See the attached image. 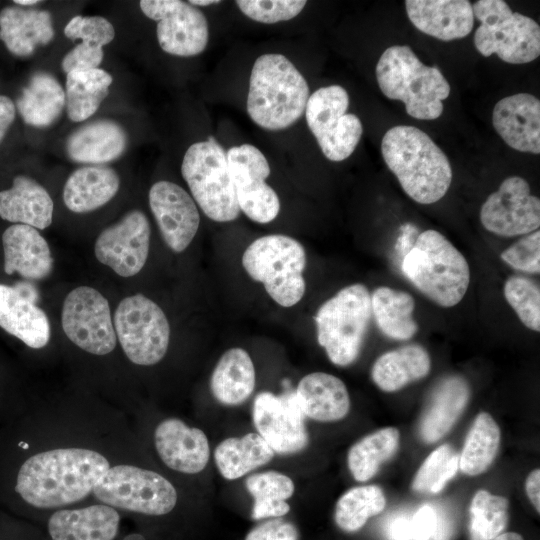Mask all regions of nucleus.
Segmentation results:
<instances>
[{
	"instance_id": "obj_9",
	"label": "nucleus",
	"mask_w": 540,
	"mask_h": 540,
	"mask_svg": "<svg viewBox=\"0 0 540 540\" xmlns=\"http://www.w3.org/2000/svg\"><path fill=\"white\" fill-rule=\"evenodd\" d=\"M181 174L194 201L208 218L230 222L239 216L226 152L213 137L189 146L182 160Z\"/></svg>"
},
{
	"instance_id": "obj_11",
	"label": "nucleus",
	"mask_w": 540,
	"mask_h": 540,
	"mask_svg": "<svg viewBox=\"0 0 540 540\" xmlns=\"http://www.w3.org/2000/svg\"><path fill=\"white\" fill-rule=\"evenodd\" d=\"M116 337L128 357L137 365L150 366L165 356L170 325L163 310L142 294L124 298L114 314Z\"/></svg>"
},
{
	"instance_id": "obj_30",
	"label": "nucleus",
	"mask_w": 540,
	"mask_h": 540,
	"mask_svg": "<svg viewBox=\"0 0 540 540\" xmlns=\"http://www.w3.org/2000/svg\"><path fill=\"white\" fill-rule=\"evenodd\" d=\"M304 416L329 422L344 418L350 409V397L338 377L313 372L304 376L294 391Z\"/></svg>"
},
{
	"instance_id": "obj_25",
	"label": "nucleus",
	"mask_w": 540,
	"mask_h": 540,
	"mask_svg": "<svg viewBox=\"0 0 540 540\" xmlns=\"http://www.w3.org/2000/svg\"><path fill=\"white\" fill-rule=\"evenodd\" d=\"M0 327L33 349L45 347L51 335L45 312L17 288L0 284Z\"/></svg>"
},
{
	"instance_id": "obj_39",
	"label": "nucleus",
	"mask_w": 540,
	"mask_h": 540,
	"mask_svg": "<svg viewBox=\"0 0 540 540\" xmlns=\"http://www.w3.org/2000/svg\"><path fill=\"white\" fill-rule=\"evenodd\" d=\"M246 489L254 499L252 518H279L290 511L286 502L295 490L290 477L276 471L255 473L245 481Z\"/></svg>"
},
{
	"instance_id": "obj_34",
	"label": "nucleus",
	"mask_w": 540,
	"mask_h": 540,
	"mask_svg": "<svg viewBox=\"0 0 540 540\" xmlns=\"http://www.w3.org/2000/svg\"><path fill=\"white\" fill-rule=\"evenodd\" d=\"M16 106L26 124L45 128L60 117L65 107V91L53 75L36 72L23 88Z\"/></svg>"
},
{
	"instance_id": "obj_4",
	"label": "nucleus",
	"mask_w": 540,
	"mask_h": 540,
	"mask_svg": "<svg viewBox=\"0 0 540 540\" xmlns=\"http://www.w3.org/2000/svg\"><path fill=\"white\" fill-rule=\"evenodd\" d=\"M401 270L421 293L442 307L457 305L470 284V268L465 257L433 229L417 236L403 256Z\"/></svg>"
},
{
	"instance_id": "obj_22",
	"label": "nucleus",
	"mask_w": 540,
	"mask_h": 540,
	"mask_svg": "<svg viewBox=\"0 0 540 540\" xmlns=\"http://www.w3.org/2000/svg\"><path fill=\"white\" fill-rule=\"evenodd\" d=\"M407 15L421 32L443 41L466 37L474 26L467 0H407Z\"/></svg>"
},
{
	"instance_id": "obj_40",
	"label": "nucleus",
	"mask_w": 540,
	"mask_h": 540,
	"mask_svg": "<svg viewBox=\"0 0 540 540\" xmlns=\"http://www.w3.org/2000/svg\"><path fill=\"white\" fill-rule=\"evenodd\" d=\"M500 444V429L486 412L479 413L459 455L460 470L470 476L485 472L496 457Z\"/></svg>"
},
{
	"instance_id": "obj_55",
	"label": "nucleus",
	"mask_w": 540,
	"mask_h": 540,
	"mask_svg": "<svg viewBox=\"0 0 540 540\" xmlns=\"http://www.w3.org/2000/svg\"><path fill=\"white\" fill-rule=\"evenodd\" d=\"M221 1H215V0H190L188 1L189 4L193 5V6H208V5H212V4H218L220 3Z\"/></svg>"
},
{
	"instance_id": "obj_54",
	"label": "nucleus",
	"mask_w": 540,
	"mask_h": 540,
	"mask_svg": "<svg viewBox=\"0 0 540 540\" xmlns=\"http://www.w3.org/2000/svg\"><path fill=\"white\" fill-rule=\"evenodd\" d=\"M492 540H523L522 536L515 532L502 533Z\"/></svg>"
},
{
	"instance_id": "obj_41",
	"label": "nucleus",
	"mask_w": 540,
	"mask_h": 540,
	"mask_svg": "<svg viewBox=\"0 0 540 540\" xmlns=\"http://www.w3.org/2000/svg\"><path fill=\"white\" fill-rule=\"evenodd\" d=\"M385 505L386 498L379 486H357L339 498L335 506L334 519L343 531L356 532L370 517L381 513Z\"/></svg>"
},
{
	"instance_id": "obj_36",
	"label": "nucleus",
	"mask_w": 540,
	"mask_h": 540,
	"mask_svg": "<svg viewBox=\"0 0 540 540\" xmlns=\"http://www.w3.org/2000/svg\"><path fill=\"white\" fill-rule=\"evenodd\" d=\"M372 316L380 331L395 340H408L418 330L413 319L415 300L407 292L381 286L371 295Z\"/></svg>"
},
{
	"instance_id": "obj_16",
	"label": "nucleus",
	"mask_w": 540,
	"mask_h": 540,
	"mask_svg": "<svg viewBox=\"0 0 540 540\" xmlns=\"http://www.w3.org/2000/svg\"><path fill=\"white\" fill-rule=\"evenodd\" d=\"M480 221L486 230L499 236L530 234L540 226V200L530 193L525 179L508 177L483 203Z\"/></svg>"
},
{
	"instance_id": "obj_49",
	"label": "nucleus",
	"mask_w": 540,
	"mask_h": 540,
	"mask_svg": "<svg viewBox=\"0 0 540 540\" xmlns=\"http://www.w3.org/2000/svg\"><path fill=\"white\" fill-rule=\"evenodd\" d=\"M103 56L101 47L81 42L66 53L61 67L66 74L74 70L96 69L101 64Z\"/></svg>"
},
{
	"instance_id": "obj_6",
	"label": "nucleus",
	"mask_w": 540,
	"mask_h": 540,
	"mask_svg": "<svg viewBox=\"0 0 540 540\" xmlns=\"http://www.w3.org/2000/svg\"><path fill=\"white\" fill-rule=\"evenodd\" d=\"M371 317V294L361 283L342 288L319 307L317 341L333 364L344 367L358 358Z\"/></svg>"
},
{
	"instance_id": "obj_3",
	"label": "nucleus",
	"mask_w": 540,
	"mask_h": 540,
	"mask_svg": "<svg viewBox=\"0 0 540 540\" xmlns=\"http://www.w3.org/2000/svg\"><path fill=\"white\" fill-rule=\"evenodd\" d=\"M308 98L306 79L284 55L266 53L255 60L246 108L259 127L271 131L290 127L305 112Z\"/></svg>"
},
{
	"instance_id": "obj_7",
	"label": "nucleus",
	"mask_w": 540,
	"mask_h": 540,
	"mask_svg": "<svg viewBox=\"0 0 540 540\" xmlns=\"http://www.w3.org/2000/svg\"><path fill=\"white\" fill-rule=\"evenodd\" d=\"M242 265L280 306L292 307L304 296L306 252L296 239L283 234L259 237L244 251Z\"/></svg>"
},
{
	"instance_id": "obj_37",
	"label": "nucleus",
	"mask_w": 540,
	"mask_h": 540,
	"mask_svg": "<svg viewBox=\"0 0 540 540\" xmlns=\"http://www.w3.org/2000/svg\"><path fill=\"white\" fill-rule=\"evenodd\" d=\"M112 76L103 69L74 70L66 74L65 107L69 119L91 117L109 94Z\"/></svg>"
},
{
	"instance_id": "obj_2",
	"label": "nucleus",
	"mask_w": 540,
	"mask_h": 540,
	"mask_svg": "<svg viewBox=\"0 0 540 540\" xmlns=\"http://www.w3.org/2000/svg\"><path fill=\"white\" fill-rule=\"evenodd\" d=\"M381 152L402 189L420 204L439 201L448 191L452 169L447 156L424 131L398 125L383 136Z\"/></svg>"
},
{
	"instance_id": "obj_53",
	"label": "nucleus",
	"mask_w": 540,
	"mask_h": 540,
	"mask_svg": "<svg viewBox=\"0 0 540 540\" xmlns=\"http://www.w3.org/2000/svg\"><path fill=\"white\" fill-rule=\"evenodd\" d=\"M527 496L533 504L536 511L540 512V470H533L527 477L525 482Z\"/></svg>"
},
{
	"instance_id": "obj_23",
	"label": "nucleus",
	"mask_w": 540,
	"mask_h": 540,
	"mask_svg": "<svg viewBox=\"0 0 540 540\" xmlns=\"http://www.w3.org/2000/svg\"><path fill=\"white\" fill-rule=\"evenodd\" d=\"M4 271L23 278L41 280L50 275L53 258L47 241L34 227L24 224L9 226L2 235Z\"/></svg>"
},
{
	"instance_id": "obj_33",
	"label": "nucleus",
	"mask_w": 540,
	"mask_h": 540,
	"mask_svg": "<svg viewBox=\"0 0 540 540\" xmlns=\"http://www.w3.org/2000/svg\"><path fill=\"white\" fill-rule=\"evenodd\" d=\"M255 383V368L250 355L236 347L220 357L211 375L210 389L220 403L236 406L250 397Z\"/></svg>"
},
{
	"instance_id": "obj_46",
	"label": "nucleus",
	"mask_w": 540,
	"mask_h": 540,
	"mask_svg": "<svg viewBox=\"0 0 540 540\" xmlns=\"http://www.w3.org/2000/svg\"><path fill=\"white\" fill-rule=\"evenodd\" d=\"M235 3L250 19L260 23L274 24L296 17L307 2L304 0H239Z\"/></svg>"
},
{
	"instance_id": "obj_47",
	"label": "nucleus",
	"mask_w": 540,
	"mask_h": 540,
	"mask_svg": "<svg viewBox=\"0 0 540 540\" xmlns=\"http://www.w3.org/2000/svg\"><path fill=\"white\" fill-rule=\"evenodd\" d=\"M64 34L71 40L81 39L82 43L103 47L115 37L111 22L100 16H75L65 26Z\"/></svg>"
},
{
	"instance_id": "obj_45",
	"label": "nucleus",
	"mask_w": 540,
	"mask_h": 540,
	"mask_svg": "<svg viewBox=\"0 0 540 540\" xmlns=\"http://www.w3.org/2000/svg\"><path fill=\"white\" fill-rule=\"evenodd\" d=\"M455 532L452 514L439 503L424 504L412 514L413 540H452Z\"/></svg>"
},
{
	"instance_id": "obj_48",
	"label": "nucleus",
	"mask_w": 540,
	"mask_h": 540,
	"mask_svg": "<svg viewBox=\"0 0 540 540\" xmlns=\"http://www.w3.org/2000/svg\"><path fill=\"white\" fill-rule=\"evenodd\" d=\"M501 259L514 269L540 272V232L536 230L517 240L501 253Z\"/></svg>"
},
{
	"instance_id": "obj_29",
	"label": "nucleus",
	"mask_w": 540,
	"mask_h": 540,
	"mask_svg": "<svg viewBox=\"0 0 540 540\" xmlns=\"http://www.w3.org/2000/svg\"><path fill=\"white\" fill-rule=\"evenodd\" d=\"M53 209L47 190L31 177L18 175L11 188L0 191V217L9 222L45 229L52 223Z\"/></svg>"
},
{
	"instance_id": "obj_50",
	"label": "nucleus",
	"mask_w": 540,
	"mask_h": 540,
	"mask_svg": "<svg viewBox=\"0 0 540 540\" xmlns=\"http://www.w3.org/2000/svg\"><path fill=\"white\" fill-rule=\"evenodd\" d=\"M245 540H298V531L291 522L274 518L253 528Z\"/></svg>"
},
{
	"instance_id": "obj_14",
	"label": "nucleus",
	"mask_w": 540,
	"mask_h": 540,
	"mask_svg": "<svg viewBox=\"0 0 540 540\" xmlns=\"http://www.w3.org/2000/svg\"><path fill=\"white\" fill-rule=\"evenodd\" d=\"M226 157L240 211L260 224L273 221L280 200L265 181L271 170L264 154L253 145L242 144L229 148Z\"/></svg>"
},
{
	"instance_id": "obj_18",
	"label": "nucleus",
	"mask_w": 540,
	"mask_h": 540,
	"mask_svg": "<svg viewBox=\"0 0 540 540\" xmlns=\"http://www.w3.org/2000/svg\"><path fill=\"white\" fill-rule=\"evenodd\" d=\"M150 235L146 215L140 210L129 211L99 234L94 245L95 256L119 276L132 277L147 261Z\"/></svg>"
},
{
	"instance_id": "obj_38",
	"label": "nucleus",
	"mask_w": 540,
	"mask_h": 540,
	"mask_svg": "<svg viewBox=\"0 0 540 540\" xmlns=\"http://www.w3.org/2000/svg\"><path fill=\"white\" fill-rule=\"evenodd\" d=\"M399 446V432L394 427L379 429L351 446L347 462L355 480L371 479L380 465L393 457Z\"/></svg>"
},
{
	"instance_id": "obj_10",
	"label": "nucleus",
	"mask_w": 540,
	"mask_h": 540,
	"mask_svg": "<svg viewBox=\"0 0 540 540\" xmlns=\"http://www.w3.org/2000/svg\"><path fill=\"white\" fill-rule=\"evenodd\" d=\"M92 492L105 505L151 516L168 514L177 503L176 489L166 478L132 465L110 467Z\"/></svg>"
},
{
	"instance_id": "obj_31",
	"label": "nucleus",
	"mask_w": 540,
	"mask_h": 540,
	"mask_svg": "<svg viewBox=\"0 0 540 540\" xmlns=\"http://www.w3.org/2000/svg\"><path fill=\"white\" fill-rule=\"evenodd\" d=\"M119 186L120 178L114 169L102 165L83 166L67 178L63 201L72 212H91L108 203Z\"/></svg>"
},
{
	"instance_id": "obj_35",
	"label": "nucleus",
	"mask_w": 540,
	"mask_h": 540,
	"mask_svg": "<svg viewBox=\"0 0 540 540\" xmlns=\"http://www.w3.org/2000/svg\"><path fill=\"white\" fill-rule=\"evenodd\" d=\"M274 455L273 449L258 433H248L220 442L214 459L220 474L227 480H235L265 465Z\"/></svg>"
},
{
	"instance_id": "obj_8",
	"label": "nucleus",
	"mask_w": 540,
	"mask_h": 540,
	"mask_svg": "<svg viewBox=\"0 0 540 540\" xmlns=\"http://www.w3.org/2000/svg\"><path fill=\"white\" fill-rule=\"evenodd\" d=\"M480 22L474 34L478 52L502 61L524 64L540 55V27L532 18L513 12L503 0H479L472 5Z\"/></svg>"
},
{
	"instance_id": "obj_5",
	"label": "nucleus",
	"mask_w": 540,
	"mask_h": 540,
	"mask_svg": "<svg viewBox=\"0 0 540 540\" xmlns=\"http://www.w3.org/2000/svg\"><path fill=\"white\" fill-rule=\"evenodd\" d=\"M375 72L382 93L402 101L409 116L420 120L441 116L442 100L449 96L450 85L437 67L423 64L409 46L387 48Z\"/></svg>"
},
{
	"instance_id": "obj_12",
	"label": "nucleus",
	"mask_w": 540,
	"mask_h": 540,
	"mask_svg": "<svg viewBox=\"0 0 540 540\" xmlns=\"http://www.w3.org/2000/svg\"><path fill=\"white\" fill-rule=\"evenodd\" d=\"M349 103V95L342 86L330 85L313 92L306 104L307 125L330 161L347 159L362 136L361 120L347 113Z\"/></svg>"
},
{
	"instance_id": "obj_19",
	"label": "nucleus",
	"mask_w": 540,
	"mask_h": 540,
	"mask_svg": "<svg viewBox=\"0 0 540 540\" xmlns=\"http://www.w3.org/2000/svg\"><path fill=\"white\" fill-rule=\"evenodd\" d=\"M149 206L168 247L180 253L194 239L200 215L194 199L179 185L162 180L149 190Z\"/></svg>"
},
{
	"instance_id": "obj_26",
	"label": "nucleus",
	"mask_w": 540,
	"mask_h": 540,
	"mask_svg": "<svg viewBox=\"0 0 540 540\" xmlns=\"http://www.w3.org/2000/svg\"><path fill=\"white\" fill-rule=\"evenodd\" d=\"M470 398L468 382L461 376L442 379L433 389L419 424V435L425 443L445 436L466 408Z\"/></svg>"
},
{
	"instance_id": "obj_20",
	"label": "nucleus",
	"mask_w": 540,
	"mask_h": 540,
	"mask_svg": "<svg viewBox=\"0 0 540 540\" xmlns=\"http://www.w3.org/2000/svg\"><path fill=\"white\" fill-rule=\"evenodd\" d=\"M154 442L159 457L172 470L196 474L209 461L210 447L205 433L180 419L162 421L155 430Z\"/></svg>"
},
{
	"instance_id": "obj_15",
	"label": "nucleus",
	"mask_w": 540,
	"mask_h": 540,
	"mask_svg": "<svg viewBox=\"0 0 540 540\" xmlns=\"http://www.w3.org/2000/svg\"><path fill=\"white\" fill-rule=\"evenodd\" d=\"M139 5L145 16L158 22L156 35L164 52L192 57L205 50L208 22L197 7L180 0H142Z\"/></svg>"
},
{
	"instance_id": "obj_21",
	"label": "nucleus",
	"mask_w": 540,
	"mask_h": 540,
	"mask_svg": "<svg viewBox=\"0 0 540 540\" xmlns=\"http://www.w3.org/2000/svg\"><path fill=\"white\" fill-rule=\"evenodd\" d=\"M494 129L511 148L540 153V101L529 93L499 100L493 109Z\"/></svg>"
},
{
	"instance_id": "obj_28",
	"label": "nucleus",
	"mask_w": 540,
	"mask_h": 540,
	"mask_svg": "<svg viewBox=\"0 0 540 540\" xmlns=\"http://www.w3.org/2000/svg\"><path fill=\"white\" fill-rule=\"evenodd\" d=\"M127 134L115 121L89 122L69 135L65 149L74 162L104 164L120 157L127 147Z\"/></svg>"
},
{
	"instance_id": "obj_57",
	"label": "nucleus",
	"mask_w": 540,
	"mask_h": 540,
	"mask_svg": "<svg viewBox=\"0 0 540 540\" xmlns=\"http://www.w3.org/2000/svg\"><path fill=\"white\" fill-rule=\"evenodd\" d=\"M124 540H145L140 534H131L124 538Z\"/></svg>"
},
{
	"instance_id": "obj_56",
	"label": "nucleus",
	"mask_w": 540,
	"mask_h": 540,
	"mask_svg": "<svg viewBox=\"0 0 540 540\" xmlns=\"http://www.w3.org/2000/svg\"><path fill=\"white\" fill-rule=\"evenodd\" d=\"M13 2L22 6H31L39 3L37 0H14Z\"/></svg>"
},
{
	"instance_id": "obj_43",
	"label": "nucleus",
	"mask_w": 540,
	"mask_h": 540,
	"mask_svg": "<svg viewBox=\"0 0 540 540\" xmlns=\"http://www.w3.org/2000/svg\"><path fill=\"white\" fill-rule=\"evenodd\" d=\"M458 467L459 455L449 444H443L424 460L414 477L412 490L423 494L439 493L455 476Z\"/></svg>"
},
{
	"instance_id": "obj_51",
	"label": "nucleus",
	"mask_w": 540,
	"mask_h": 540,
	"mask_svg": "<svg viewBox=\"0 0 540 540\" xmlns=\"http://www.w3.org/2000/svg\"><path fill=\"white\" fill-rule=\"evenodd\" d=\"M383 531L386 540H413L412 515L405 511L391 515L386 520Z\"/></svg>"
},
{
	"instance_id": "obj_17",
	"label": "nucleus",
	"mask_w": 540,
	"mask_h": 540,
	"mask_svg": "<svg viewBox=\"0 0 540 540\" xmlns=\"http://www.w3.org/2000/svg\"><path fill=\"white\" fill-rule=\"evenodd\" d=\"M252 417L258 434L279 454L302 451L309 443L304 414L294 391L257 394Z\"/></svg>"
},
{
	"instance_id": "obj_1",
	"label": "nucleus",
	"mask_w": 540,
	"mask_h": 540,
	"mask_svg": "<svg viewBox=\"0 0 540 540\" xmlns=\"http://www.w3.org/2000/svg\"><path fill=\"white\" fill-rule=\"evenodd\" d=\"M109 468L108 460L94 450L52 449L23 463L15 490L35 508H58L87 497Z\"/></svg>"
},
{
	"instance_id": "obj_44",
	"label": "nucleus",
	"mask_w": 540,
	"mask_h": 540,
	"mask_svg": "<svg viewBox=\"0 0 540 540\" xmlns=\"http://www.w3.org/2000/svg\"><path fill=\"white\" fill-rule=\"evenodd\" d=\"M504 297L521 322L529 329L540 331V290L531 279L511 276L504 284Z\"/></svg>"
},
{
	"instance_id": "obj_13",
	"label": "nucleus",
	"mask_w": 540,
	"mask_h": 540,
	"mask_svg": "<svg viewBox=\"0 0 540 540\" xmlns=\"http://www.w3.org/2000/svg\"><path fill=\"white\" fill-rule=\"evenodd\" d=\"M61 323L68 339L82 350L106 355L116 346L108 300L90 286H79L65 297Z\"/></svg>"
},
{
	"instance_id": "obj_27",
	"label": "nucleus",
	"mask_w": 540,
	"mask_h": 540,
	"mask_svg": "<svg viewBox=\"0 0 540 540\" xmlns=\"http://www.w3.org/2000/svg\"><path fill=\"white\" fill-rule=\"evenodd\" d=\"M54 38L52 16L47 10L7 6L0 11V40L13 55L28 57Z\"/></svg>"
},
{
	"instance_id": "obj_52",
	"label": "nucleus",
	"mask_w": 540,
	"mask_h": 540,
	"mask_svg": "<svg viewBox=\"0 0 540 540\" xmlns=\"http://www.w3.org/2000/svg\"><path fill=\"white\" fill-rule=\"evenodd\" d=\"M15 114L16 107L13 101L5 95H0V142L12 125Z\"/></svg>"
},
{
	"instance_id": "obj_32",
	"label": "nucleus",
	"mask_w": 540,
	"mask_h": 540,
	"mask_svg": "<svg viewBox=\"0 0 540 540\" xmlns=\"http://www.w3.org/2000/svg\"><path fill=\"white\" fill-rule=\"evenodd\" d=\"M431 359L426 349L408 344L382 354L374 362L371 376L385 392H395L427 376Z\"/></svg>"
},
{
	"instance_id": "obj_42",
	"label": "nucleus",
	"mask_w": 540,
	"mask_h": 540,
	"mask_svg": "<svg viewBox=\"0 0 540 540\" xmlns=\"http://www.w3.org/2000/svg\"><path fill=\"white\" fill-rule=\"evenodd\" d=\"M508 508L505 497L478 490L469 508V539L492 540L502 534L508 523Z\"/></svg>"
},
{
	"instance_id": "obj_24",
	"label": "nucleus",
	"mask_w": 540,
	"mask_h": 540,
	"mask_svg": "<svg viewBox=\"0 0 540 540\" xmlns=\"http://www.w3.org/2000/svg\"><path fill=\"white\" fill-rule=\"evenodd\" d=\"M120 515L105 504L55 511L47 528L51 540H115Z\"/></svg>"
}]
</instances>
